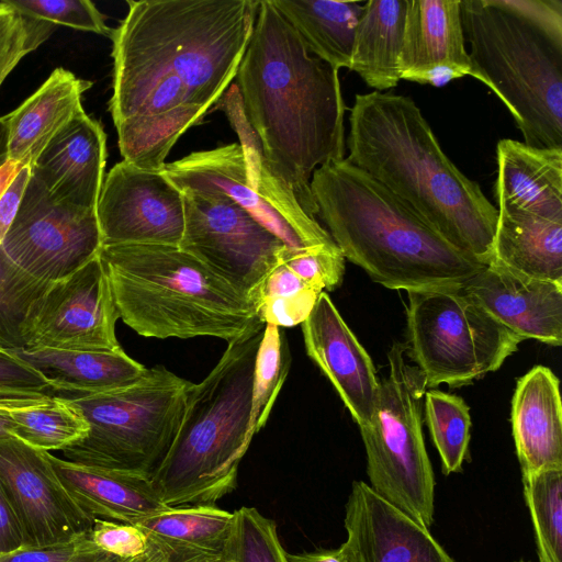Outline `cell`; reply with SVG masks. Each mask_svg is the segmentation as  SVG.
Here are the masks:
<instances>
[{"mask_svg":"<svg viewBox=\"0 0 562 562\" xmlns=\"http://www.w3.org/2000/svg\"><path fill=\"white\" fill-rule=\"evenodd\" d=\"M113 29L109 101L123 160L161 169L235 79L257 0H138Z\"/></svg>","mask_w":562,"mask_h":562,"instance_id":"obj_1","label":"cell"},{"mask_svg":"<svg viewBox=\"0 0 562 562\" xmlns=\"http://www.w3.org/2000/svg\"><path fill=\"white\" fill-rule=\"evenodd\" d=\"M235 80L245 116L272 169L315 217L312 175L346 153L338 71L310 54L272 0H259Z\"/></svg>","mask_w":562,"mask_h":562,"instance_id":"obj_2","label":"cell"},{"mask_svg":"<svg viewBox=\"0 0 562 562\" xmlns=\"http://www.w3.org/2000/svg\"><path fill=\"white\" fill-rule=\"evenodd\" d=\"M346 146L351 164L408 204L454 247L490 265L497 209L443 153L412 98L375 90L356 94Z\"/></svg>","mask_w":562,"mask_h":562,"instance_id":"obj_3","label":"cell"},{"mask_svg":"<svg viewBox=\"0 0 562 562\" xmlns=\"http://www.w3.org/2000/svg\"><path fill=\"white\" fill-rule=\"evenodd\" d=\"M311 191L345 259L387 289H462L486 267L346 157L318 167Z\"/></svg>","mask_w":562,"mask_h":562,"instance_id":"obj_4","label":"cell"},{"mask_svg":"<svg viewBox=\"0 0 562 562\" xmlns=\"http://www.w3.org/2000/svg\"><path fill=\"white\" fill-rule=\"evenodd\" d=\"M99 256L120 318L138 335L229 344L265 328L247 296L179 246H103Z\"/></svg>","mask_w":562,"mask_h":562,"instance_id":"obj_5","label":"cell"},{"mask_svg":"<svg viewBox=\"0 0 562 562\" xmlns=\"http://www.w3.org/2000/svg\"><path fill=\"white\" fill-rule=\"evenodd\" d=\"M262 333L229 342L207 376L192 384L178 434L150 476L165 505L215 504L236 488L251 442V390Z\"/></svg>","mask_w":562,"mask_h":562,"instance_id":"obj_6","label":"cell"},{"mask_svg":"<svg viewBox=\"0 0 562 562\" xmlns=\"http://www.w3.org/2000/svg\"><path fill=\"white\" fill-rule=\"evenodd\" d=\"M476 80L507 108L525 144L562 147V44L504 0H461Z\"/></svg>","mask_w":562,"mask_h":562,"instance_id":"obj_7","label":"cell"},{"mask_svg":"<svg viewBox=\"0 0 562 562\" xmlns=\"http://www.w3.org/2000/svg\"><path fill=\"white\" fill-rule=\"evenodd\" d=\"M192 382L162 366L108 392L65 397L85 418L88 435L64 459L151 476L180 428Z\"/></svg>","mask_w":562,"mask_h":562,"instance_id":"obj_8","label":"cell"},{"mask_svg":"<svg viewBox=\"0 0 562 562\" xmlns=\"http://www.w3.org/2000/svg\"><path fill=\"white\" fill-rule=\"evenodd\" d=\"M222 112L238 136L213 149L193 151L165 164L164 176L181 192L221 196L245 210L292 250L336 246L291 188L274 172L238 100Z\"/></svg>","mask_w":562,"mask_h":562,"instance_id":"obj_9","label":"cell"},{"mask_svg":"<svg viewBox=\"0 0 562 562\" xmlns=\"http://www.w3.org/2000/svg\"><path fill=\"white\" fill-rule=\"evenodd\" d=\"M406 345L394 342L389 374L380 381L372 416L360 428L370 487L422 527L434 521L435 479L424 436L426 381L405 360Z\"/></svg>","mask_w":562,"mask_h":562,"instance_id":"obj_10","label":"cell"},{"mask_svg":"<svg viewBox=\"0 0 562 562\" xmlns=\"http://www.w3.org/2000/svg\"><path fill=\"white\" fill-rule=\"evenodd\" d=\"M406 353L426 386L468 385L498 370L521 339L459 288L408 291Z\"/></svg>","mask_w":562,"mask_h":562,"instance_id":"obj_11","label":"cell"},{"mask_svg":"<svg viewBox=\"0 0 562 562\" xmlns=\"http://www.w3.org/2000/svg\"><path fill=\"white\" fill-rule=\"evenodd\" d=\"M179 247L220 276L256 306L262 282L288 247L232 201L186 192Z\"/></svg>","mask_w":562,"mask_h":562,"instance_id":"obj_12","label":"cell"},{"mask_svg":"<svg viewBox=\"0 0 562 562\" xmlns=\"http://www.w3.org/2000/svg\"><path fill=\"white\" fill-rule=\"evenodd\" d=\"M1 247L30 276L56 282L98 257L103 241L97 211L56 202L31 175Z\"/></svg>","mask_w":562,"mask_h":562,"instance_id":"obj_13","label":"cell"},{"mask_svg":"<svg viewBox=\"0 0 562 562\" xmlns=\"http://www.w3.org/2000/svg\"><path fill=\"white\" fill-rule=\"evenodd\" d=\"M0 479L21 524L25 546L66 544L89 533L93 519L67 492L48 451L0 437Z\"/></svg>","mask_w":562,"mask_h":562,"instance_id":"obj_14","label":"cell"},{"mask_svg":"<svg viewBox=\"0 0 562 562\" xmlns=\"http://www.w3.org/2000/svg\"><path fill=\"white\" fill-rule=\"evenodd\" d=\"M97 216L103 246H179L184 229L183 195L161 169L122 160L104 177Z\"/></svg>","mask_w":562,"mask_h":562,"instance_id":"obj_15","label":"cell"},{"mask_svg":"<svg viewBox=\"0 0 562 562\" xmlns=\"http://www.w3.org/2000/svg\"><path fill=\"white\" fill-rule=\"evenodd\" d=\"M120 318L100 256L53 282L26 348L116 350Z\"/></svg>","mask_w":562,"mask_h":562,"instance_id":"obj_16","label":"cell"},{"mask_svg":"<svg viewBox=\"0 0 562 562\" xmlns=\"http://www.w3.org/2000/svg\"><path fill=\"white\" fill-rule=\"evenodd\" d=\"M342 543L349 562H454L429 529L355 481L346 503Z\"/></svg>","mask_w":562,"mask_h":562,"instance_id":"obj_17","label":"cell"},{"mask_svg":"<svg viewBox=\"0 0 562 562\" xmlns=\"http://www.w3.org/2000/svg\"><path fill=\"white\" fill-rule=\"evenodd\" d=\"M308 357L330 381L359 427L367 425L380 381L373 362L326 292L302 323Z\"/></svg>","mask_w":562,"mask_h":562,"instance_id":"obj_18","label":"cell"},{"mask_svg":"<svg viewBox=\"0 0 562 562\" xmlns=\"http://www.w3.org/2000/svg\"><path fill=\"white\" fill-rule=\"evenodd\" d=\"M462 291L521 340L562 345V283L490 263Z\"/></svg>","mask_w":562,"mask_h":562,"instance_id":"obj_19","label":"cell"},{"mask_svg":"<svg viewBox=\"0 0 562 562\" xmlns=\"http://www.w3.org/2000/svg\"><path fill=\"white\" fill-rule=\"evenodd\" d=\"M461 0H407L401 79L441 87L476 74L465 49Z\"/></svg>","mask_w":562,"mask_h":562,"instance_id":"obj_20","label":"cell"},{"mask_svg":"<svg viewBox=\"0 0 562 562\" xmlns=\"http://www.w3.org/2000/svg\"><path fill=\"white\" fill-rule=\"evenodd\" d=\"M105 162L104 130L83 112L45 147L31 175L56 202L97 211Z\"/></svg>","mask_w":562,"mask_h":562,"instance_id":"obj_21","label":"cell"},{"mask_svg":"<svg viewBox=\"0 0 562 562\" xmlns=\"http://www.w3.org/2000/svg\"><path fill=\"white\" fill-rule=\"evenodd\" d=\"M48 458L67 492L92 519L135 525L168 507L148 475L86 465L50 452Z\"/></svg>","mask_w":562,"mask_h":562,"instance_id":"obj_22","label":"cell"},{"mask_svg":"<svg viewBox=\"0 0 562 562\" xmlns=\"http://www.w3.org/2000/svg\"><path fill=\"white\" fill-rule=\"evenodd\" d=\"M512 425L522 474L562 469L560 382L549 368L536 366L518 380Z\"/></svg>","mask_w":562,"mask_h":562,"instance_id":"obj_23","label":"cell"},{"mask_svg":"<svg viewBox=\"0 0 562 562\" xmlns=\"http://www.w3.org/2000/svg\"><path fill=\"white\" fill-rule=\"evenodd\" d=\"M497 207L562 221V147L537 148L504 138L496 146Z\"/></svg>","mask_w":562,"mask_h":562,"instance_id":"obj_24","label":"cell"},{"mask_svg":"<svg viewBox=\"0 0 562 562\" xmlns=\"http://www.w3.org/2000/svg\"><path fill=\"white\" fill-rule=\"evenodd\" d=\"M92 82L63 67L8 116L9 160L31 167L45 147L81 115L82 95Z\"/></svg>","mask_w":562,"mask_h":562,"instance_id":"obj_25","label":"cell"},{"mask_svg":"<svg viewBox=\"0 0 562 562\" xmlns=\"http://www.w3.org/2000/svg\"><path fill=\"white\" fill-rule=\"evenodd\" d=\"M41 372L59 396L108 392L139 379L146 367L116 350H64L23 348L10 350Z\"/></svg>","mask_w":562,"mask_h":562,"instance_id":"obj_26","label":"cell"},{"mask_svg":"<svg viewBox=\"0 0 562 562\" xmlns=\"http://www.w3.org/2000/svg\"><path fill=\"white\" fill-rule=\"evenodd\" d=\"M490 263L562 283V221L499 206Z\"/></svg>","mask_w":562,"mask_h":562,"instance_id":"obj_27","label":"cell"},{"mask_svg":"<svg viewBox=\"0 0 562 562\" xmlns=\"http://www.w3.org/2000/svg\"><path fill=\"white\" fill-rule=\"evenodd\" d=\"M407 0H369L357 24L350 70L375 91L384 92L401 80Z\"/></svg>","mask_w":562,"mask_h":562,"instance_id":"obj_28","label":"cell"},{"mask_svg":"<svg viewBox=\"0 0 562 562\" xmlns=\"http://www.w3.org/2000/svg\"><path fill=\"white\" fill-rule=\"evenodd\" d=\"M310 54L335 70L350 69L362 4L336 0H272Z\"/></svg>","mask_w":562,"mask_h":562,"instance_id":"obj_29","label":"cell"},{"mask_svg":"<svg viewBox=\"0 0 562 562\" xmlns=\"http://www.w3.org/2000/svg\"><path fill=\"white\" fill-rule=\"evenodd\" d=\"M234 519L214 504H192L168 506L135 526L172 558L225 552Z\"/></svg>","mask_w":562,"mask_h":562,"instance_id":"obj_30","label":"cell"},{"mask_svg":"<svg viewBox=\"0 0 562 562\" xmlns=\"http://www.w3.org/2000/svg\"><path fill=\"white\" fill-rule=\"evenodd\" d=\"M53 282L20 269L0 245V348H26L37 315Z\"/></svg>","mask_w":562,"mask_h":562,"instance_id":"obj_31","label":"cell"},{"mask_svg":"<svg viewBox=\"0 0 562 562\" xmlns=\"http://www.w3.org/2000/svg\"><path fill=\"white\" fill-rule=\"evenodd\" d=\"M9 436L42 451L64 450L82 440L89 426L65 397L9 413Z\"/></svg>","mask_w":562,"mask_h":562,"instance_id":"obj_32","label":"cell"},{"mask_svg":"<svg viewBox=\"0 0 562 562\" xmlns=\"http://www.w3.org/2000/svg\"><path fill=\"white\" fill-rule=\"evenodd\" d=\"M539 562H562V469L522 474Z\"/></svg>","mask_w":562,"mask_h":562,"instance_id":"obj_33","label":"cell"},{"mask_svg":"<svg viewBox=\"0 0 562 562\" xmlns=\"http://www.w3.org/2000/svg\"><path fill=\"white\" fill-rule=\"evenodd\" d=\"M424 408L442 472L449 475L461 471L470 441L469 406L460 396L430 390L425 392Z\"/></svg>","mask_w":562,"mask_h":562,"instance_id":"obj_34","label":"cell"},{"mask_svg":"<svg viewBox=\"0 0 562 562\" xmlns=\"http://www.w3.org/2000/svg\"><path fill=\"white\" fill-rule=\"evenodd\" d=\"M291 363V355L284 331L274 325L266 324L257 351L248 436H254L266 425L273 404L285 382Z\"/></svg>","mask_w":562,"mask_h":562,"instance_id":"obj_35","label":"cell"},{"mask_svg":"<svg viewBox=\"0 0 562 562\" xmlns=\"http://www.w3.org/2000/svg\"><path fill=\"white\" fill-rule=\"evenodd\" d=\"M234 517L225 550L234 562H289L273 520L246 506L234 512Z\"/></svg>","mask_w":562,"mask_h":562,"instance_id":"obj_36","label":"cell"},{"mask_svg":"<svg viewBox=\"0 0 562 562\" xmlns=\"http://www.w3.org/2000/svg\"><path fill=\"white\" fill-rule=\"evenodd\" d=\"M20 14L78 31L92 32L111 38L113 29L105 16L89 0H4Z\"/></svg>","mask_w":562,"mask_h":562,"instance_id":"obj_37","label":"cell"},{"mask_svg":"<svg viewBox=\"0 0 562 562\" xmlns=\"http://www.w3.org/2000/svg\"><path fill=\"white\" fill-rule=\"evenodd\" d=\"M55 25L24 16L0 1V87L20 63L54 31Z\"/></svg>","mask_w":562,"mask_h":562,"instance_id":"obj_38","label":"cell"},{"mask_svg":"<svg viewBox=\"0 0 562 562\" xmlns=\"http://www.w3.org/2000/svg\"><path fill=\"white\" fill-rule=\"evenodd\" d=\"M345 257L336 246H322L303 250L286 247L280 258L307 285L331 291L340 285L345 273Z\"/></svg>","mask_w":562,"mask_h":562,"instance_id":"obj_39","label":"cell"},{"mask_svg":"<svg viewBox=\"0 0 562 562\" xmlns=\"http://www.w3.org/2000/svg\"><path fill=\"white\" fill-rule=\"evenodd\" d=\"M90 541L101 551L128 560L147 552L150 541L135 525L94 518L88 533Z\"/></svg>","mask_w":562,"mask_h":562,"instance_id":"obj_40","label":"cell"},{"mask_svg":"<svg viewBox=\"0 0 562 562\" xmlns=\"http://www.w3.org/2000/svg\"><path fill=\"white\" fill-rule=\"evenodd\" d=\"M55 395L47 379L12 351L0 348V396Z\"/></svg>","mask_w":562,"mask_h":562,"instance_id":"obj_41","label":"cell"},{"mask_svg":"<svg viewBox=\"0 0 562 562\" xmlns=\"http://www.w3.org/2000/svg\"><path fill=\"white\" fill-rule=\"evenodd\" d=\"M314 288H307L296 294L265 297L257 302L256 310L260 321L277 327H292L302 324L311 314L319 294Z\"/></svg>","mask_w":562,"mask_h":562,"instance_id":"obj_42","label":"cell"},{"mask_svg":"<svg viewBox=\"0 0 562 562\" xmlns=\"http://www.w3.org/2000/svg\"><path fill=\"white\" fill-rule=\"evenodd\" d=\"M504 2L562 44V0H504Z\"/></svg>","mask_w":562,"mask_h":562,"instance_id":"obj_43","label":"cell"},{"mask_svg":"<svg viewBox=\"0 0 562 562\" xmlns=\"http://www.w3.org/2000/svg\"><path fill=\"white\" fill-rule=\"evenodd\" d=\"M90 543L88 533L60 546L46 548L24 547L15 551L0 553V562H68Z\"/></svg>","mask_w":562,"mask_h":562,"instance_id":"obj_44","label":"cell"},{"mask_svg":"<svg viewBox=\"0 0 562 562\" xmlns=\"http://www.w3.org/2000/svg\"><path fill=\"white\" fill-rule=\"evenodd\" d=\"M24 547L26 546L21 524L0 479V553Z\"/></svg>","mask_w":562,"mask_h":562,"instance_id":"obj_45","label":"cell"},{"mask_svg":"<svg viewBox=\"0 0 562 562\" xmlns=\"http://www.w3.org/2000/svg\"><path fill=\"white\" fill-rule=\"evenodd\" d=\"M30 177L31 167H21L15 178L0 196V245L15 218Z\"/></svg>","mask_w":562,"mask_h":562,"instance_id":"obj_46","label":"cell"},{"mask_svg":"<svg viewBox=\"0 0 562 562\" xmlns=\"http://www.w3.org/2000/svg\"><path fill=\"white\" fill-rule=\"evenodd\" d=\"M307 288L312 286L307 285L285 265L279 263L271 270L262 282L256 304L259 300L265 297L292 295Z\"/></svg>","mask_w":562,"mask_h":562,"instance_id":"obj_47","label":"cell"},{"mask_svg":"<svg viewBox=\"0 0 562 562\" xmlns=\"http://www.w3.org/2000/svg\"><path fill=\"white\" fill-rule=\"evenodd\" d=\"M54 395L41 396H0V437L9 436V413L14 409L32 407L47 403Z\"/></svg>","mask_w":562,"mask_h":562,"instance_id":"obj_48","label":"cell"},{"mask_svg":"<svg viewBox=\"0 0 562 562\" xmlns=\"http://www.w3.org/2000/svg\"><path fill=\"white\" fill-rule=\"evenodd\" d=\"M289 562H349L341 544L337 549H321L312 552L288 553Z\"/></svg>","mask_w":562,"mask_h":562,"instance_id":"obj_49","label":"cell"},{"mask_svg":"<svg viewBox=\"0 0 562 562\" xmlns=\"http://www.w3.org/2000/svg\"><path fill=\"white\" fill-rule=\"evenodd\" d=\"M122 559L98 549L91 541L68 562H121Z\"/></svg>","mask_w":562,"mask_h":562,"instance_id":"obj_50","label":"cell"},{"mask_svg":"<svg viewBox=\"0 0 562 562\" xmlns=\"http://www.w3.org/2000/svg\"><path fill=\"white\" fill-rule=\"evenodd\" d=\"M168 562H234L226 552L195 554L187 557H168Z\"/></svg>","mask_w":562,"mask_h":562,"instance_id":"obj_51","label":"cell"},{"mask_svg":"<svg viewBox=\"0 0 562 562\" xmlns=\"http://www.w3.org/2000/svg\"><path fill=\"white\" fill-rule=\"evenodd\" d=\"M121 562H168V554L158 546L150 542V547L144 554L123 560Z\"/></svg>","mask_w":562,"mask_h":562,"instance_id":"obj_52","label":"cell"},{"mask_svg":"<svg viewBox=\"0 0 562 562\" xmlns=\"http://www.w3.org/2000/svg\"><path fill=\"white\" fill-rule=\"evenodd\" d=\"M21 167H23V166L8 160L0 168V196L5 191V189L10 186L12 180L15 178V176L19 172Z\"/></svg>","mask_w":562,"mask_h":562,"instance_id":"obj_53","label":"cell"},{"mask_svg":"<svg viewBox=\"0 0 562 562\" xmlns=\"http://www.w3.org/2000/svg\"><path fill=\"white\" fill-rule=\"evenodd\" d=\"M8 116H0V168L9 160L8 151Z\"/></svg>","mask_w":562,"mask_h":562,"instance_id":"obj_54","label":"cell"},{"mask_svg":"<svg viewBox=\"0 0 562 562\" xmlns=\"http://www.w3.org/2000/svg\"><path fill=\"white\" fill-rule=\"evenodd\" d=\"M518 562H525V561H518Z\"/></svg>","mask_w":562,"mask_h":562,"instance_id":"obj_55","label":"cell"}]
</instances>
